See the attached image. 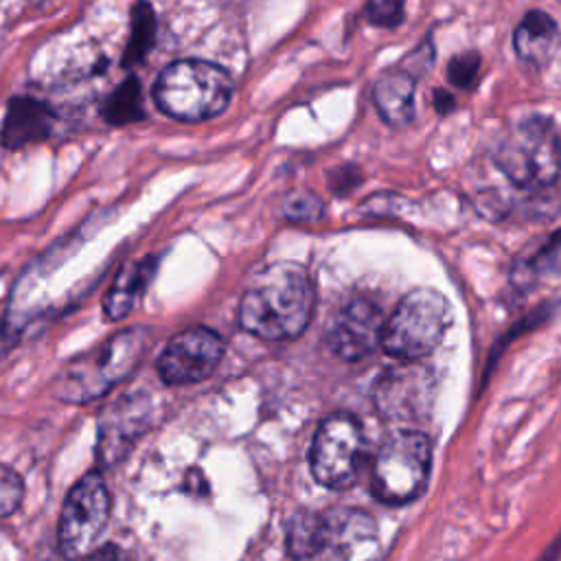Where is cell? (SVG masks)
<instances>
[{"label": "cell", "mask_w": 561, "mask_h": 561, "mask_svg": "<svg viewBox=\"0 0 561 561\" xmlns=\"http://www.w3.org/2000/svg\"><path fill=\"white\" fill-rule=\"evenodd\" d=\"M283 215L289 221H298V224L318 221L324 215V204L311 191H294L283 202Z\"/></svg>", "instance_id": "obj_20"}, {"label": "cell", "mask_w": 561, "mask_h": 561, "mask_svg": "<svg viewBox=\"0 0 561 561\" xmlns=\"http://www.w3.org/2000/svg\"><path fill=\"white\" fill-rule=\"evenodd\" d=\"M434 105H436V112H438V114H447V112L454 110L456 101H454V96H451L449 92L438 90V92L434 94Z\"/></svg>", "instance_id": "obj_28"}, {"label": "cell", "mask_w": 561, "mask_h": 561, "mask_svg": "<svg viewBox=\"0 0 561 561\" xmlns=\"http://www.w3.org/2000/svg\"><path fill=\"white\" fill-rule=\"evenodd\" d=\"M364 454V432L348 412L329 414L316 430L309 451L313 478L327 489H346L357 478Z\"/></svg>", "instance_id": "obj_7"}, {"label": "cell", "mask_w": 561, "mask_h": 561, "mask_svg": "<svg viewBox=\"0 0 561 561\" xmlns=\"http://www.w3.org/2000/svg\"><path fill=\"white\" fill-rule=\"evenodd\" d=\"M434 61V46H432V39H425L423 44H419L403 61H401V68L408 70L412 77H421L430 70Z\"/></svg>", "instance_id": "obj_24"}, {"label": "cell", "mask_w": 561, "mask_h": 561, "mask_svg": "<svg viewBox=\"0 0 561 561\" xmlns=\"http://www.w3.org/2000/svg\"><path fill=\"white\" fill-rule=\"evenodd\" d=\"M386 318L368 298L348 300L327 329V344L340 359L359 362L381 346Z\"/></svg>", "instance_id": "obj_11"}, {"label": "cell", "mask_w": 561, "mask_h": 561, "mask_svg": "<svg viewBox=\"0 0 561 561\" xmlns=\"http://www.w3.org/2000/svg\"><path fill=\"white\" fill-rule=\"evenodd\" d=\"M414 85L412 77L403 68H392L381 72L373 83V103L383 123L392 127H403L414 118Z\"/></svg>", "instance_id": "obj_14"}, {"label": "cell", "mask_w": 561, "mask_h": 561, "mask_svg": "<svg viewBox=\"0 0 561 561\" xmlns=\"http://www.w3.org/2000/svg\"><path fill=\"white\" fill-rule=\"evenodd\" d=\"M110 493L101 473H85L68 491L59 515V550L66 559L88 557L110 519Z\"/></svg>", "instance_id": "obj_9"}, {"label": "cell", "mask_w": 561, "mask_h": 561, "mask_svg": "<svg viewBox=\"0 0 561 561\" xmlns=\"http://www.w3.org/2000/svg\"><path fill=\"white\" fill-rule=\"evenodd\" d=\"M491 158L511 184L539 191L554 184L561 173V138L550 118L533 114L497 138Z\"/></svg>", "instance_id": "obj_3"}, {"label": "cell", "mask_w": 561, "mask_h": 561, "mask_svg": "<svg viewBox=\"0 0 561 561\" xmlns=\"http://www.w3.org/2000/svg\"><path fill=\"white\" fill-rule=\"evenodd\" d=\"M24 497V484L18 471L0 462V517L15 513Z\"/></svg>", "instance_id": "obj_22"}, {"label": "cell", "mask_w": 561, "mask_h": 561, "mask_svg": "<svg viewBox=\"0 0 561 561\" xmlns=\"http://www.w3.org/2000/svg\"><path fill=\"white\" fill-rule=\"evenodd\" d=\"M480 72V55L473 50H467L462 55H456L447 64V79L451 85L469 90L473 88Z\"/></svg>", "instance_id": "obj_21"}, {"label": "cell", "mask_w": 561, "mask_h": 561, "mask_svg": "<svg viewBox=\"0 0 561 561\" xmlns=\"http://www.w3.org/2000/svg\"><path fill=\"white\" fill-rule=\"evenodd\" d=\"M559 42L561 33L557 22L541 9L528 11L513 33V48L517 57L535 68H541L552 59Z\"/></svg>", "instance_id": "obj_15"}, {"label": "cell", "mask_w": 561, "mask_h": 561, "mask_svg": "<svg viewBox=\"0 0 561 561\" xmlns=\"http://www.w3.org/2000/svg\"><path fill=\"white\" fill-rule=\"evenodd\" d=\"M149 421V401L142 394L112 401L99 419V460L116 465L145 432Z\"/></svg>", "instance_id": "obj_12"}, {"label": "cell", "mask_w": 561, "mask_h": 561, "mask_svg": "<svg viewBox=\"0 0 561 561\" xmlns=\"http://www.w3.org/2000/svg\"><path fill=\"white\" fill-rule=\"evenodd\" d=\"M224 340L208 327L175 333L160 353L156 368L164 383L182 386L206 379L221 362Z\"/></svg>", "instance_id": "obj_10"}, {"label": "cell", "mask_w": 561, "mask_h": 561, "mask_svg": "<svg viewBox=\"0 0 561 561\" xmlns=\"http://www.w3.org/2000/svg\"><path fill=\"white\" fill-rule=\"evenodd\" d=\"M145 116L142 110V90L136 77H127L105 101L103 118L110 125L136 123Z\"/></svg>", "instance_id": "obj_18"}, {"label": "cell", "mask_w": 561, "mask_h": 561, "mask_svg": "<svg viewBox=\"0 0 561 561\" xmlns=\"http://www.w3.org/2000/svg\"><path fill=\"white\" fill-rule=\"evenodd\" d=\"M147 348L149 331L145 327L123 329L90 353L68 362L55 377L53 392L68 403H88L129 377Z\"/></svg>", "instance_id": "obj_2"}, {"label": "cell", "mask_w": 561, "mask_h": 561, "mask_svg": "<svg viewBox=\"0 0 561 561\" xmlns=\"http://www.w3.org/2000/svg\"><path fill=\"white\" fill-rule=\"evenodd\" d=\"M362 182V173L353 167V164H344L331 171L329 175V186L337 193V195H346L351 188H355Z\"/></svg>", "instance_id": "obj_25"}, {"label": "cell", "mask_w": 561, "mask_h": 561, "mask_svg": "<svg viewBox=\"0 0 561 561\" xmlns=\"http://www.w3.org/2000/svg\"><path fill=\"white\" fill-rule=\"evenodd\" d=\"M430 469V438L419 430H397L381 443L373 458V495L386 504H408L423 493Z\"/></svg>", "instance_id": "obj_6"}, {"label": "cell", "mask_w": 561, "mask_h": 561, "mask_svg": "<svg viewBox=\"0 0 561 561\" xmlns=\"http://www.w3.org/2000/svg\"><path fill=\"white\" fill-rule=\"evenodd\" d=\"M327 541V519L320 513L302 511L291 517L287 528V550L296 559H307L324 552Z\"/></svg>", "instance_id": "obj_16"}, {"label": "cell", "mask_w": 561, "mask_h": 561, "mask_svg": "<svg viewBox=\"0 0 561 561\" xmlns=\"http://www.w3.org/2000/svg\"><path fill=\"white\" fill-rule=\"evenodd\" d=\"M156 39V13L149 2L138 0L131 11V31L123 53V66H136L151 50Z\"/></svg>", "instance_id": "obj_17"}, {"label": "cell", "mask_w": 561, "mask_h": 561, "mask_svg": "<svg viewBox=\"0 0 561 561\" xmlns=\"http://www.w3.org/2000/svg\"><path fill=\"white\" fill-rule=\"evenodd\" d=\"M405 13V0H368L366 2V20L375 26L392 28L401 24Z\"/></svg>", "instance_id": "obj_23"}, {"label": "cell", "mask_w": 561, "mask_h": 561, "mask_svg": "<svg viewBox=\"0 0 561 561\" xmlns=\"http://www.w3.org/2000/svg\"><path fill=\"white\" fill-rule=\"evenodd\" d=\"M83 561H131L129 554L125 550H121L118 546H101V548H94L88 557H83Z\"/></svg>", "instance_id": "obj_26"}, {"label": "cell", "mask_w": 561, "mask_h": 561, "mask_svg": "<svg viewBox=\"0 0 561 561\" xmlns=\"http://www.w3.org/2000/svg\"><path fill=\"white\" fill-rule=\"evenodd\" d=\"M217 2H232V0H217Z\"/></svg>", "instance_id": "obj_29"}, {"label": "cell", "mask_w": 561, "mask_h": 561, "mask_svg": "<svg viewBox=\"0 0 561 561\" xmlns=\"http://www.w3.org/2000/svg\"><path fill=\"white\" fill-rule=\"evenodd\" d=\"M451 307L436 289H412L386 318L381 348L394 359H425L443 342Z\"/></svg>", "instance_id": "obj_5"}, {"label": "cell", "mask_w": 561, "mask_h": 561, "mask_svg": "<svg viewBox=\"0 0 561 561\" xmlns=\"http://www.w3.org/2000/svg\"><path fill=\"white\" fill-rule=\"evenodd\" d=\"M436 375L423 359H397L373 383V403L381 419L399 425L425 419L434 405Z\"/></svg>", "instance_id": "obj_8"}, {"label": "cell", "mask_w": 561, "mask_h": 561, "mask_svg": "<svg viewBox=\"0 0 561 561\" xmlns=\"http://www.w3.org/2000/svg\"><path fill=\"white\" fill-rule=\"evenodd\" d=\"M316 289L309 272L294 261L263 267L241 296V327L267 342L298 337L311 322Z\"/></svg>", "instance_id": "obj_1"}, {"label": "cell", "mask_w": 561, "mask_h": 561, "mask_svg": "<svg viewBox=\"0 0 561 561\" xmlns=\"http://www.w3.org/2000/svg\"><path fill=\"white\" fill-rule=\"evenodd\" d=\"M53 123L55 116L46 103L28 96H18L7 107L0 131L2 145L9 149H20L24 145L44 140L50 134Z\"/></svg>", "instance_id": "obj_13"}, {"label": "cell", "mask_w": 561, "mask_h": 561, "mask_svg": "<svg viewBox=\"0 0 561 561\" xmlns=\"http://www.w3.org/2000/svg\"><path fill=\"white\" fill-rule=\"evenodd\" d=\"M18 331L11 327V322L0 320V359L15 346Z\"/></svg>", "instance_id": "obj_27"}, {"label": "cell", "mask_w": 561, "mask_h": 561, "mask_svg": "<svg viewBox=\"0 0 561 561\" xmlns=\"http://www.w3.org/2000/svg\"><path fill=\"white\" fill-rule=\"evenodd\" d=\"M145 276H147L145 265H136L131 272H123L116 278V283L112 285V289L105 294V300H103V309L110 320H121L131 311L145 285Z\"/></svg>", "instance_id": "obj_19"}, {"label": "cell", "mask_w": 561, "mask_h": 561, "mask_svg": "<svg viewBox=\"0 0 561 561\" xmlns=\"http://www.w3.org/2000/svg\"><path fill=\"white\" fill-rule=\"evenodd\" d=\"M232 96L230 75L210 61L180 59L169 64L153 88L158 107L186 123L217 116Z\"/></svg>", "instance_id": "obj_4"}]
</instances>
